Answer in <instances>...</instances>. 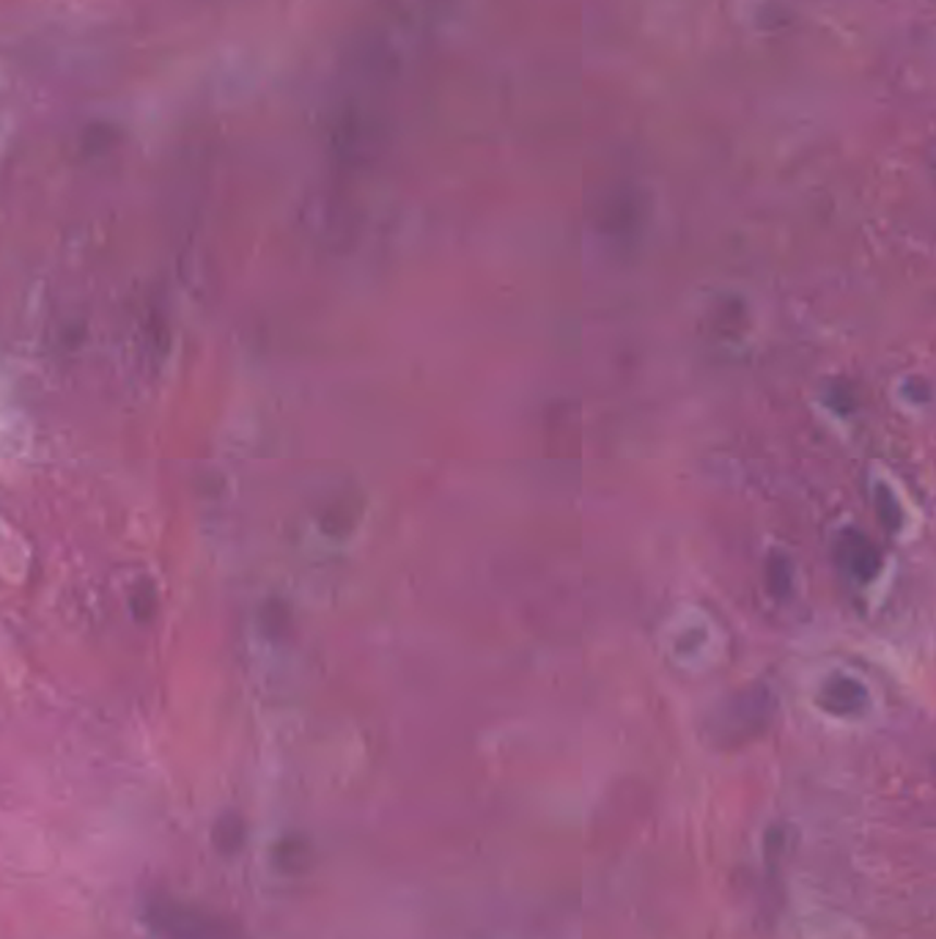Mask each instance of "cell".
<instances>
[{"label": "cell", "mask_w": 936, "mask_h": 939, "mask_svg": "<svg viewBox=\"0 0 936 939\" xmlns=\"http://www.w3.org/2000/svg\"><path fill=\"white\" fill-rule=\"evenodd\" d=\"M146 923L162 939H245V931L236 923L184 901H151Z\"/></svg>", "instance_id": "1"}]
</instances>
